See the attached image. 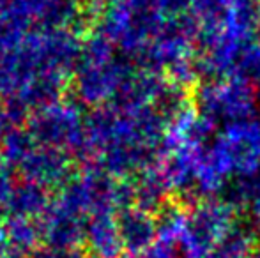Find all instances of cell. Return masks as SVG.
Returning <instances> with one entry per match:
<instances>
[{
  "mask_svg": "<svg viewBox=\"0 0 260 258\" xmlns=\"http://www.w3.org/2000/svg\"><path fill=\"white\" fill-rule=\"evenodd\" d=\"M258 92L239 76L209 80L199 92L197 110L216 129L236 122L258 119Z\"/></svg>",
  "mask_w": 260,
  "mask_h": 258,
  "instance_id": "cell-1",
  "label": "cell"
}]
</instances>
